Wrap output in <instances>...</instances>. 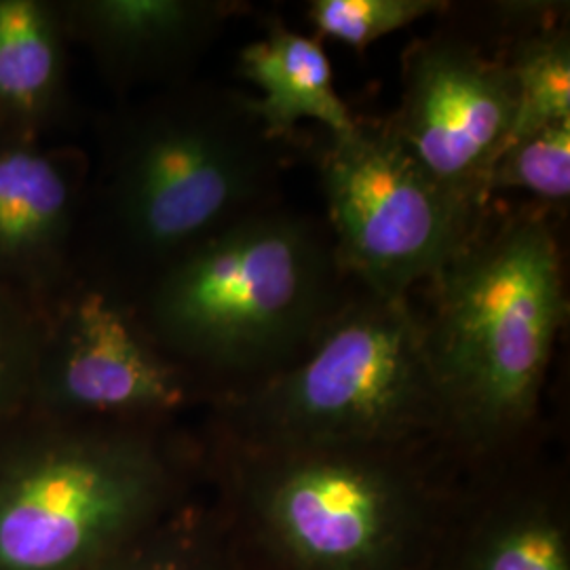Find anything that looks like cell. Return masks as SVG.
I'll return each instance as SVG.
<instances>
[{"mask_svg":"<svg viewBox=\"0 0 570 570\" xmlns=\"http://www.w3.org/2000/svg\"><path fill=\"white\" fill-rule=\"evenodd\" d=\"M242 4L183 0H104L81 9L104 51L127 70H155L188 60Z\"/></svg>","mask_w":570,"mask_h":570,"instance_id":"cell-11","label":"cell"},{"mask_svg":"<svg viewBox=\"0 0 570 570\" xmlns=\"http://www.w3.org/2000/svg\"><path fill=\"white\" fill-rule=\"evenodd\" d=\"M94 570H230L225 548L205 529L144 532Z\"/></svg>","mask_w":570,"mask_h":570,"instance_id":"cell-18","label":"cell"},{"mask_svg":"<svg viewBox=\"0 0 570 570\" xmlns=\"http://www.w3.org/2000/svg\"><path fill=\"white\" fill-rule=\"evenodd\" d=\"M239 70L258 98L254 112L268 138L289 144L303 121L324 125L327 136H345L357 119L334 87L332 63L315 39L273 21L263 39L245 45Z\"/></svg>","mask_w":570,"mask_h":570,"instance_id":"cell-10","label":"cell"},{"mask_svg":"<svg viewBox=\"0 0 570 570\" xmlns=\"http://www.w3.org/2000/svg\"><path fill=\"white\" fill-rule=\"evenodd\" d=\"M522 190L543 204H569L570 121L511 138L497 155L487 180V195Z\"/></svg>","mask_w":570,"mask_h":570,"instance_id":"cell-16","label":"cell"},{"mask_svg":"<svg viewBox=\"0 0 570 570\" xmlns=\"http://www.w3.org/2000/svg\"><path fill=\"white\" fill-rule=\"evenodd\" d=\"M249 96L204 91L165 106L127 144L117 207L129 244L171 258L271 204L284 161Z\"/></svg>","mask_w":570,"mask_h":570,"instance_id":"cell-5","label":"cell"},{"mask_svg":"<svg viewBox=\"0 0 570 570\" xmlns=\"http://www.w3.org/2000/svg\"><path fill=\"white\" fill-rule=\"evenodd\" d=\"M169 468L131 431L56 435L0 459V570H94L161 510Z\"/></svg>","mask_w":570,"mask_h":570,"instance_id":"cell-6","label":"cell"},{"mask_svg":"<svg viewBox=\"0 0 570 570\" xmlns=\"http://www.w3.org/2000/svg\"><path fill=\"white\" fill-rule=\"evenodd\" d=\"M70 184L58 165L26 148L0 150V254L51 242L68 216Z\"/></svg>","mask_w":570,"mask_h":570,"instance_id":"cell-13","label":"cell"},{"mask_svg":"<svg viewBox=\"0 0 570 570\" xmlns=\"http://www.w3.org/2000/svg\"><path fill=\"white\" fill-rule=\"evenodd\" d=\"M343 275L320 226L266 205L169 263L150 317L176 353L254 383L305 353L345 303Z\"/></svg>","mask_w":570,"mask_h":570,"instance_id":"cell-3","label":"cell"},{"mask_svg":"<svg viewBox=\"0 0 570 570\" xmlns=\"http://www.w3.org/2000/svg\"><path fill=\"white\" fill-rule=\"evenodd\" d=\"M503 60L515 87L511 138L570 121V37L560 21L546 20L510 39ZM508 140V142H510Z\"/></svg>","mask_w":570,"mask_h":570,"instance_id":"cell-14","label":"cell"},{"mask_svg":"<svg viewBox=\"0 0 570 570\" xmlns=\"http://www.w3.org/2000/svg\"><path fill=\"white\" fill-rule=\"evenodd\" d=\"M21 355H23V345H21L20 332L16 324L0 311V404L7 400V395L18 383Z\"/></svg>","mask_w":570,"mask_h":570,"instance_id":"cell-19","label":"cell"},{"mask_svg":"<svg viewBox=\"0 0 570 570\" xmlns=\"http://www.w3.org/2000/svg\"><path fill=\"white\" fill-rule=\"evenodd\" d=\"M440 0H313L308 20L324 39L364 51L372 42L446 11Z\"/></svg>","mask_w":570,"mask_h":570,"instance_id":"cell-17","label":"cell"},{"mask_svg":"<svg viewBox=\"0 0 570 570\" xmlns=\"http://www.w3.org/2000/svg\"><path fill=\"white\" fill-rule=\"evenodd\" d=\"M332 244L345 275L381 298H410L487 223L440 183L391 122H355L320 153Z\"/></svg>","mask_w":570,"mask_h":570,"instance_id":"cell-7","label":"cell"},{"mask_svg":"<svg viewBox=\"0 0 570 570\" xmlns=\"http://www.w3.org/2000/svg\"><path fill=\"white\" fill-rule=\"evenodd\" d=\"M58 77V45L37 2L0 0V100L35 110Z\"/></svg>","mask_w":570,"mask_h":570,"instance_id":"cell-15","label":"cell"},{"mask_svg":"<svg viewBox=\"0 0 570 570\" xmlns=\"http://www.w3.org/2000/svg\"><path fill=\"white\" fill-rule=\"evenodd\" d=\"M51 391L61 406L98 414L165 412L186 400L180 372L144 343L119 306L96 292L68 315Z\"/></svg>","mask_w":570,"mask_h":570,"instance_id":"cell-9","label":"cell"},{"mask_svg":"<svg viewBox=\"0 0 570 570\" xmlns=\"http://www.w3.org/2000/svg\"><path fill=\"white\" fill-rule=\"evenodd\" d=\"M425 285L416 311L449 444L471 456L510 449L537 419L569 313L553 228L543 212L484 223Z\"/></svg>","mask_w":570,"mask_h":570,"instance_id":"cell-1","label":"cell"},{"mask_svg":"<svg viewBox=\"0 0 570 570\" xmlns=\"http://www.w3.org/2000/svg\"><path fill=\"white\" fill-rule=\"evenodd\" d=\"M416 450H233L249 529L282 570L428 569L440 503Z\"/></svg>","mask_w":570,"mask_h":570,"instance_id":"cell-4","label":"cell"},{"mask_svg":"<svg viewBox=\"0 0 570 570\" xmlns=\"http://www.w3.org/2000/svg\"><path fill=\"white\" fill-rule=\"evenodd\" d=\"M456 570H570L562 508L546 492H515L480 513Z\"/></svg>","mask_w":570,"mask_h":570,"instance_id":"cell-12","label":"cell"},{"mask_svg":"<svg viewBox=\"0 0 570 570\" xmlns=\"http://www.w3.org/2000/svg\"><path fill=\"white\" fill-rule=\"evenodd\" d=\"M402 82V104L389 122L440 183L487 212L490 167L515 121V87L503 56L438 32L407 51Z\"/></svg>","mask_w":570,"mask_h":570,"instance_id":"cell-8","label":"cell"},{"mask_svg":"<svg viewBox=\"0 0 570 570\" xmlns=\"http://www.w3.org/2000/svg\"><path fill=\"white\" fill-rule=\"evenodd\" d=\"M226 429L239 452L449 442L416 305L345 301L298 360L237 389Z\"/></svg>","mask_w":570,"mask_h":570,"instance_id":"cell-2","label":"cell"}]
</instances>
